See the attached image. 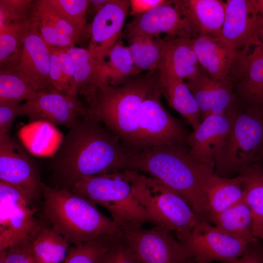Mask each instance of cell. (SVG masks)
Instances as JSON below:
<instances>
[{
    "label": "cell",
    "instance_id": "6da1fadb",
    "mask_svg": "<svg viewBox=\"0 0 263 263\" xmlns=\"http://www.w3.org/2000/svg\"><path fill=\"white\" fill-rule=\"evenodd\" d=\"M158 69L133 76L116 86L101 85L87 115L121 141L129 152L184 143L188 132L161 102Z\"/></svg>",
    "mask_w": 263,
    "mask_h": 263
},
{
    "label": "cell",
    "instance_id": "7a4b0ae2",
    "mask_svg": "<svg viewBox=\"0 0 263 263\" xmlns=\"http://www.w3.org/2000/svg\"><path fill=\"white\" fill-rule=\"evenodd\" d=\"M128 162L119 138L87 115L78 117L64 136L52 158V179L55 187L70 189L84 177L126 169Z\"/></svg>",
    "mask_w": 263,
    "mask_h": 263
},
{
    "label": "cell",
    "instance_id": "3957f363",
    "mask_svg": "<svg viewBox=\"0 0 263 263\" xmlns=\"http://www.w3.org/2000/svg\"><path fill=\"white\" fill-rule=\"evenodd\" d=\"M185 145H161L128 152L127 169L155 178L182 196L204 221H211L207 188L215 165L190 160Z\"/></svg>",
    "mask_w": 263,
    "mask_h": 263
},
{
    "label": "cell",
    "instance_id": "277c9868",
    "mask_svg": "<svg viewBox=\"0 0 263 263\" xmlns=\"http://www.w3.org/2000/svg\"><path fill=\"white\" fill-rule=\"evenodd\" d=\"M42 195L44 214L52 228L69 244H80L119 230L95 204L70 189L43 184Z\"/></svg>",
    "mask_w": 263,
    "mask_h": 263
},
{
    "label": "cell",
    "instance_id": "5b68a950",
    "mask_svg": "<svg viewBox=\"0 0 263 263\" xmlns=\"http://www.w3.org/2000/svg\"><path fill=\"white\" fill-rule=\"evenodd\" d=\"M123 171L134 198L145 209L151 224L174 233L180 242L204 221L182 196L160 181L134 170Z\"/></svg>",
    "mask_w": 263,
    "mask_h": 263
},
{
    "label": "cell",
    "instance_id": "8992f818",
    "mask_svg": "<svg viewBox=\"0 0 263 263\" xmlns=\"http://www.w3.org/2000/svg\"><path fill=\"white\" fill-rule=\"evenodd\" d=\"M263 147V110L236 103L230 128L216 155L214 174L228 178L253 163Z\"/></svg>",
    "mask_w": 263,
    "mask_h": 263
},
{
    "label": "cell",
    "instance_id": "52a82bcc",
    "mask_svg": "<svg viewBox=\"0 0 263 263\" xmlns=\"http://www.w3.org/2000/svg\"><path fill=\"white\" fill-rule=\"evenodd\" d=\"M105 207L118 226L125 223H151L134 198L123 170L84 177L70 189Z\"/></svg>",
    "mask_w": 263,
    "mask_h": 263
},
{
    "label": "cell",
    "instance_id": "ba28073f",
    "mask_svg": "<svg viewBox=\"0 0 263 263\" xmlns=\"http://www.w3.org/2000/svg\"><path fill=\"white\" fill-rule=\"evenodd\" d=\"M34 200L21 188L0 181V251L29 238L40 227L32 206Z\"/></svg>",
    "mask_w": 263,
    "mask_h": 263
},
{
    "label": "cell",
    "instance_id": "9c48e42d",
    "mask_svg": "<svg viewBox=\"0 0 263 263\" xmlns=\"http://www.w3.org/2000/svg\"><path fill=\"white\" fill-rule=\"evenodd\" d=\"M118 227L142 263H195L184 244L162 227L128 223Z\"/></svg>",
    "mask_w": 263,
    "mask_h": 263
},
{
    "label": "cell",
    "instance_id": "30bf717a",
    "mask_svg": "<svg viewBox=\"0 0 263 263\" xmlns=\"http://www.w3.org/2000/svg\"><path fill=\"white\" fill-rule=\"evenodd\" d=\"M160 34L191 39L200 35L186 0H167L164 4L134 16L123 31L127 39L139 35Z\"/></svg>",
    "mask_w": 263,
    "mask_h": 263
},
{
    "label": "cell",
    "instance_id": "8fae6325",
    "mask_svg": "<svg viewBox=\"0 0 263 263\" xmlns=\"http://www.w3.org/2000/svg\"><path fill=\"white\" fill-rule=\"evenodd\" d=\"M182 243L195 263L231 262L240 257L249 244L204 221Z\"/></svg>",
    "mask_w": 263,
    "mask_h": 263
},
{
    "label": "cell",
    "instance_id": "7c38bea8",
    "mask_svg": "<svg viewBox=\"0 0 263 263\" xmlns=\"http://www.w3.org/2000/svg\"><path fill=\"white\" fill-rule=\"evenodd\" d=\"M23 146L9 134L0 135V181L37 199L42 195L43 183L37 163Z\"/></svg>",
    "mask_w": 263,
    "mask_h": 263
},
{
    "label": "cell",
    "instance_id": "4fadbf2b",
    "mask_svg": "<svg viewBox=\"0 0 263 263\" xmlns=\"http://www.w3.org/2000/svg\"><path fill=\"white\" fill-rule=\"evenodd\" d=\"M24 115L30 121L44 120L55 125H62L69 129L79 117L87 115L77 95L65 94L56 91H38L35 97L22 104Z\"/></svg>",
    "mask_w": 263,
    "mask_h": 263
},
{
    "label": "cell",
    "instance_id": "5bb4252c",
    "mask_svg": "<svg viewBox=\"0 0 263 263\" xmlns=\"http://www.w3.org/2000/svg\"><path fill=\"white\" fill-rule=\"evenodd\" d=\"M130 8V0H110L94 16L88 50L102 63L120 39Z\"/></svg>",
    "mask_w": 263,
    "mask_h": 263
},
{
    "label": "cell",
    "instance_id": "9a60e30c",
    "mask_svg": "<svg viewBox=\"0 0 263 263\" xmlns=\"http://www.w3.org/2000/svg\"><path fill=\"white\" fill-rule=\"evenodd\" d=\"M225 18L218 37L234 49L250 46L263 27V19L254 0H227Z\"/></svg>",
    "mask_w": 263,
    "mask_h": 263
},
{
    "label": "cell",
    "instance_id": "2e32d148",
    "mask_svg": "<svg viewBox=\"0 0 263 263\" xmlns=\"http://www.w3.org/2000/svg\"><path fill=\"white\" fill-rule=\"evenodd\" d=\"M18 60L10 67L17 71L37 90L56 91L50 80V47L44 41L35 25L29 22Z\"/></svg>",
    "mask_w": 263,
    "mask_h": 263
},
{
    "label": "cell",
    "instance_id": "e0dca14e",
    "mask_svg": "<svg viewBox=\"0 0 263 263\" xmlns=\"http://www.w3.org/2000/svg\"><path fill=\"white\" fill-rule=\"evenodd\" d=\"M236 103L263 110V54L250 47L241 51L230 73Z\"/></svg>",
    "mask_w": 263,
    "mask_h": 263
},
{
    "label": "cell",
    "instance_id": "ac0fdd59",
    "mask_svg": "<svg viewBox=\"0 0 263 263\" xmlns=\"http://www.w3.org/2000/svg\"><path fill=\"white\" fill-rule=\"evenodd\" d=\"M233 108L225 115L207 116L190 133L187 143L190 160L198 163L215 165V158L231 125Z\"/></svg>",
    "mask_w": 263,
    "mask_h": 263
},
{
    "label": "cell",
    "instance_id": "d6986e66",
    "mask_svg": "<svg viewBox=\"0 0 263 263\" xmlns=\"http://www.w3.org/2000/svg\"><path fill=\"white\" fill-rule=\"evenodd\" d=\"M185 81L197 102L202 121L210 115H225L236 104L230 79H214L203 70L196 78Z\"/></svg>",
    "mask_w": 263,
    "mask_h": 263
},
{
    "label": "cell",
    "instance_id": "ffe728a7",
    "mask_svg": "<svg viewBox=\"0 0 263 263\" xmlns=\"http://www.w3.org/2000/svg\"><path fill=\"white\" fill-rule=\"evenodd\" d=\"M192 46L204 71L216 80L229 78L240 51L217 37L200 35L191 39Z\"/></svg>",
    "mask_w": 263,
    "mask_h": 263
},
{
    "label": "cell",
    "instance_id": "44dd1931",
    "mask_svg": "<svg viewBox=\"0 0 263 263\" xmlns=\"http://www.w3.org/2000/svg\"><path fill=\"white\" fill-rule=\"evenodd\" d=\"M157 69L165 75L185 81L199 76L203 70L193 50L191 39L166 36Z\"/></svg>",
    "mask_w": 263,
    "mask_h": 263
},
{
    "label": "cell",
    "instance_id": "7402d4cb",
    "mask_svg": "<svg viewBox=\"0 0 263 263\" xmlns=\"http://www.w3.org/2000/svg\"><path fill=\"white\" fill-rule=\"evenodd\" d=\"M75 69L74 94L83 95L92 106L96 92L104 85L103 65L88 50L75 46L67 48Z\"/></svg>",
    "mask_w": 263,
    "mask_h": 263
},
{
    "label": "cell",
    "instance_id": "603a6c76",
    "mask_svg": "<svg viewBox=\"0 0 263 263\" xmlns=\"http://www.w3.org/2000/svg\"><path fill=\"white\" fill-rule=\"evenodd\" d=\"M18 134L22 145L30 153L52 158L64 138L56 125L41 120L31 121L22 126Z\"/></svg>",
    "mask_w": 263,
    "mask_h": 263
},
{
    "label": "cell",
    "instance_id": "cb8c5ba5",
    "mask_svg": "<svg viewBox=\"0 0 263 263\" xmlns=\"http://www.w3.org/2000/svg\"><path fill=\"white\" fill-rule=\"evenodd\" d=\"M160 73L162 94L169 106L179 113L195 131L202 121L197 102L184 80Z\"/></svg>",
    "mask_w": 263,
    "mask_h": 263
},
{
    "label": "cell",
    "instance_id": "d4e9b609",
    "mask_svg": "<svg viewBox=\"0 0 263 263\" xmlns=\"http://www.w3.org/2000/svg\"><path fill=\"white\" fill-rule=\"evenodd\" d=\"M215 226L225 233L248 244L260 242L252 232V215L244 199L213 218Z\"/></svg>",
    "mask_w": 263,
    "mask_h": 263
},
{
    "label": "cell",
    "instance_id": "484cf974",
    "mask_svg": "<svg viewBox=\"0 0 263 263\" xmlns=\"http://www.w3.org/2000/svg\"><path fill=\"white\" fill-rule=\"evenodd\" d=\"M242 182L239 175L232 178L213 175L206 191L211 221L220 213L244 199Z\"/></svg>",
    "mask_w": 263,
    "mask_h": 263
},
{
    "label": "cell",
    "instance_id": "4316f807",
    "mask_svg": "<svg viewBox=\"0 0 263 263\" xmlns=\"http://www.w3.org/2000/svg\"><path fill=\"white\" fill-rule=\"evenodd\" d=\"M186 1L200 35L219 37L225 20L226 1L186 0Z\"/></svg>",
    "mask_w": 263,
    "mask_h": 263
},
{
    "label": "cell",
    "instance_id": "83f0119b",
    "mask_svg": "<svg viewBox=\"0 0 263 263\" xmlns=\"http://www.w3.org/2000/svg\"><path fill=\"white\" fill-rule=\"evenodd\" d=\"M128 39L137 75L157 69L163 51L164 38L158 35H145Z\"/></svg>",
    "mask_w": 263,
    "mask_h": 263
},
{
    "label": "cell",
    "instance_id": "f1b7e54d",
    "mask_svg": "<svg viewBox=\"0 0 263 263\" xmlns=\"http://www.w3.org/2000/svg\"><path fill=\"white\" fill-rule=\"evenodd\" d=\"M69 244L53 228L40 226L31 237V248L37 263H60L64 261Z\"/></svg>",
    "mask_w": 263,
    "mask_h": 263
},
{
    "label": "cell",
    "instance_id": "f546056e",
    "mask_svg": "<svg viewBox=\"0 0 263 263\" xmlns=\"http://www.w3.org/2000/svg\"><path fill=\"white\" fill-rule=\"evenodd\" d=\"M238 174L242 179L244 199L251 211L252 228L263 225V167L253 163Z\"/></svg>",
    "mask_w": 263,
    "mask_h": 263
},
{
    "label": "cell",
    "instance_id": "4dcf8cb0",
    "mask_svg": "<svg viewBox=\"0 0 263 263\" xmlns=\"http://www.w3.org/2000/svg\"><path fill=\"white\" fill-rule=\"evenodd\" d=\"M103 65L104 84L119 85L137 75L128 46L120 39L111 49Z\"/></svg>",
    "mask_w": 263,
    "mask_h": 263
},
{
    "label": "cell",
    "instance_id": "1f68e13d",
    "mask_svg": "<svg viewBox=\"0 0 263 263\" xmlns=\"http://www.w3.org/2000/svg\"><path fill=\"white\" fill-rule=\"evenodd\" d=\"M37 92L17 71L10 67L0 66V101H28L35 97Z\"/></svg>",
    "mask_w": 263,
    "mask_h": 263
},
{
    "label": "cell",
    "instance_id": "d6a6232c",
    "mask_svg": "<svg viewBox=\"0 0 263 263\" xmlns=\"http://www.w3.org/2000/svg\"><path fill=\"white\" fill-rule=\"evenodd\" d=\"M30 13L49 23L62 33L71 37L75 44L90 38V31L70 22L59 15L47 0H34Z\"/></svg>",
    "mask_w": 263,
    "mask_h": 263
},
{
    "label": "cell",
    "instance_id": "836d02e7",
    "mask_svg": "<svg viewBox=\"0 0 263 263\" xmlns=\"http://www.w3.org/2000/svg\"><path fill=\"white\" fill-rule=\"evenodd\" d=\"M29 20L9 24L0 29V66L13 64L19 57Z\"/></svg>",
    "mask_w": 263,
    "mask_h": 263
},
{
    "label": "cell",
    "instance_id": "e575fe53",
    "mask_svg": "<svg viewBox=\"0 0 263 263\" xmlns=\"http://www.w3.org/2000/svg\"><path fill=\"white\" fill-rule=\"evenodd\" d=\"M112 234L69 247L63 263H101Z\"/></svg>",
    "mask_w": 263,
    "mask_h": 263
},
{
    "label": "cell",
    "instance_id": "d590c367",
    "mask_svg": "<svg viewBox=\"0 0 263 263\" xmlns=\"http://www.w3.org/2000/svg\"><path fill=\"white\" fill-rule=\"evenodd\" d=\"M101 263H142L130 244L118 231L111 234Z\"/></svg>",
    "mask_w": 263,
    "mask_h": 263
},
{
    "label": "cell",
    "instance_id": "8d00e7d4",
    "mask_svg": "<svg viewBox=\"0 0 263 263\" xmlns=\"http://www.w3.org/2000/svg\"><path fill=\"white\" fill-rule=\"evenodd\" d=\"M61 16L79 27L90 31L86 13L89 5L87 0H47Z\"/></svg>",
    "mask_w": 263,
    "mask_h": 263
},
{
    "label": "cell",
    "instance_id": "74e56055",
    "mask_svg": "<svg viewBox=\"0 0 263 263\" xmlns=\"http://www.w3.org/2000/svg\"><path fill=\"white\" fill-rule=\"evenodd\" d=\"M33 1L0 0V29L10 24L28 20Z\"/></svg>",
    "mask_w": 263,
    "mask_h": 263
},
{
    "label": "cell",
    "instance_id": "f35d334b",
    "mask_svg": "<svg viewBox=\"0 0 263 263\" xmlns=\"http://www.w3.org/2000/svg\"><path fill=\"white\" fill-rule=\"evenodd\" d=\"M28 20L35 25L44 41L51 47L67 48L75 46L74 40L49 23L29 13Z\"/></svg>",
    "mask_w": 263,
    "mask_h": 263
},
{
    "label": "cell",
    "instance_id": "ab89813d",
    "mask_svg": "<svg viewBox=\"0 0 263 263\" xmlns=\"http://www.w3.org/2000/svg\"><path fill=\"white\" fill-rule=\"evenodd\" d=\"M31 236L5 249V263H37L31 248Z\"/></svg>",
    "mask_w": 263,
    "mask_h": 263
},
{
    "label": "cell",
    "instance_id": "60d3db41",
    "mask_svg": "<svg viewBox=\"0 0 263 263\" xmlns=\"http://www.w3.org/2000/svg\"><path fill=\"white\" fill-rule=\"evenodd\" d=\"M19 103L0 101V135L9 134L16 118L24 115L22 104Z\"/></svg>",
    "mask_w": 263,
    "mask_h": 263
},
{
    "label": "cell",
    "instance_id": "b9f144b4",
    "mask_svg": "<svg viewBox=\"0 0 263 263\" xmlns=\"http://www.w3.org/2000/svg\"><path fill=\"white\" fill-rule=\"evenodd\" d=\"M49 78L51 84L58 92L68 94L65 85L59 58L56 48L51 47Z\"/></svg>",
    "mask_w": 263,
    "mask_h": 263
},
{
    "label": "cell",
    "instance_id": "7bdbcfd3",
    "mask_svg": "<svg viewBox=\"0 0 263 263\" xmlns=\"http://www.w3.org/2000/svg\"><path fill=\"white\" fill-rule=\"evenodd\" d=\"M58 54L63 78L68 94L74 95L75 69L72 57L66 48H56Z\"/></svg>",
    "mask_w": 263,
    "mask_h": 263
},
{
    "label": "cell",
    "instance_id": "ee69618b",
    "mask_svg": "<svg viewBox=\"0 0 263 263\" xmlns=\"http://www.w3.org/2000/svg\"><path fill=\"white\" fill-rule=\"evenodd\" d=\"M224 263H263V244L260 242L249 244L240 257Z\"/></svg>",
    "mask_w": 263,
    "mask_h": 263
},
{
    "label": "cell",
    "instance_id": "f6af8a7d",
    "mask_svg": "<svg viewBox=\"0 0 263 263\" xmlns=\"http://www.w3.org/2000/svg\"><path fill=\"white\" fill-rule=\"evenodd\" d=\"M167 0H131L130 14L132 16L148 12L166 2Z\"/></svg>",
    "mask_w": 263,
    "mask_h": 263
},
{
    "label": "cell",
    "instance_id": "bcb514c9",
    "mask_svg": "<svg viewBox=\"0 0 263 263\" xmlns=\"http://www.w3.org/2000/svg\"><path fill=\"white\" fill-rule=\"evenodd\" d=\"M250 47L263 54V27L259 31Z\"/></svg>",
    "mask_w": 263,
    "mask_h": 263
},
{
    "label": "cell",
    "instance_id": "7dc6e473",
    "mask_svg": "<svg viewBox=\"0 0 263 263\" xmlns=\"http://www.w3.org/2000/svg\"><path fill=\"white\" fill-rule=\"evenodd\" d=\"M110 0H89V6H92L94 16L107 4Z\"/></svg>",
    "mask_w": 263,
    "mask_h": 263
},
{
    "label": "cell",
    "instance_id": "c3c4849f",
    "mask_svg": "<svg viewBox=\"0 0 263 263\" xmlns=\"http://www.w3.org/2000/svg\"><path fill=\"white\" fill-rule=\"evenodd\" d=\"M252 232L256 238L263 239V225L252 228Z\"/></svg>",
    "mask_w": 263,
    "mask_h": 263
},
{
    "label": "cell",
    "instance_id": "681fc988",
    "mask_svg": "<svg viewBox=\"0 0 263 263\" xmlns=\"http://www.w3.org/2000/svg\"><path fill=\"white\" fill-rule=\"evenodd\" d=\"M254 1L257 10L263 19V0H254Z\"/></svg>",
    "mask_w": 263,
    "mask_h": 263
},
{
    "label": "cell",
    "instance_id": "f907efd6",
    "mask_svg": "<svg viewBox=\"0 0 263 263\" xmlns=\"http://www.w3.org/2000/svg\"><path fill=\"white\" fill-rule=\"evenodd\" d=\"M253 163H257L263 167V147L255 157Z\"/></svg>",
    "mask_w": 263,
    "mask_h": 263
}]
</instances>
